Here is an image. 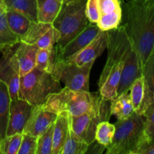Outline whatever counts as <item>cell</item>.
Segmentation results:
<instances>
[{
    "label": "cell",
    "mask_w": 154,
    "mask_h": 154,
    "mask_svg": "<svg viewBox=\"0 0 154 154\" xmlns=\"http://www.w3.org/2000/svg\"><path fill=\"white\" fill-rule=\"evenodd\" d=\"M122 26L133 45L141 66L154 50V0L123 2Z\"/></svg>",
    "instance_id": "6da1fadb"
},
{
    "label": "cell",
    "mask_w": 154,
    "mask_h": 154,
    "mask_svg": "<svg viewBox=\"0 0 154 154\" xmlns=\"http://www.w3.org/2000/svg\"><path fill=\"white\" fill-rule=\"evenodd\" d=\"M129 43L130 40L122 26L108 31V57L98 81L99 93L104 99L112 100L117 96Z\"/></svg>",
    "instance_id": "7a4b0ae2"
},
{
    "label": "cell",
    "mask_w": 154,
    "mask_h": 154,
    "mask_svg": "<svg viewBox=\"0 0 154 154\" xmlns=\"http://www.w3.org/2000/svg\"><path fill=\"white\" fill-rule=\"evenodd\" d=\"M115 132L112 142L106 148L107 154H138L146 145L144 117L134 112L125 120L114 123Z\"/></svg>",
    "instance_id": "3957f363"
},
{
    "label": "cell",
    "mask_w": 154,
    "mask_h": 154,
    "mask_svg": "<svg viewBox=\"0 0 154 154\" xmlns=\"http://www.w3.org/2000/svg\"><path fill=\"white\" fill-rule=\"evenodd\" d=\"M86 4L87 0H75L63 4L52 23L59 35L58 50L63 49L88 26Z\"/></svg>",
    "instance_id": "277c9868"
},
{
    "label": "cell",
    "mask_w": 154,
    "mask_h": 154,
    "mask_svg": "<svg viewBox=\"0 0 154 154\" xmlns=\"http://www.w3.org/2000/svg\"><path fill=\"white\" fill-rule=\"evenodd\" d=\"M61 89L60 81L52 74L35 67L20 78L18 98L38 106L45 104L51 95Z\"/></svg>",
    "instance_id": "5b68a950"
},
{
    "label": "cell",
    "mask_w": 154,
    "mask_h": 154,
    "mask_svg": "<svg viewBox=\"0 0 154 154\" xmlns=\"http://www.w3.org/2000/svg\"><path fill=\"white\" fill-rule=\"evenodd\" d=\"M100 96L99 92L73 90L65 87L51 95L42 105L57 115L66 112L71 117H76L90 111Z\"/></svg>",
    "instance_id": "8992f818"
},
{
    "label": "cell",
    "mask_w": 154,
    "mask_h": 154,
    "mask_svg": "<svg viewBox=\"0 0 154 154\" xmlns=\"http://www.w3.org/2000/svg\"><path fill=\"white\" fill-rule=\"evenodd\" d=\"M111 100L100 96L90 111L76 117L70 116L72 130L81 139L88 144L95 141V134L98 124L102 121H109L111 113Z\"/></svg>",
    "instance_id": "52a82bcc"
},
{
    "label": "cell",
    "mask_w": 154,
    "mask_h": 154,
    "mask_svg": "<svg viewBox=\"0 0 154 154\" xmlns=\"http://www.w3.org/2000/svg\"><path fill=\"white\" fill-rule=\"evenodd\" d=\"M58 53V52H57ZM94 63L78 66L66 60L57 57L51 74L65 87L73 90L90 91V75Z\"/></svg>",
    "instance_id": "ba28073f"
},
{
    "label": "cell",
    "mask_w": 154,
    "mask_h": 154,
    "mask_svg": "<svg viewBox=\"0 0 154 154\" xmlns=\"http://www.w3.org/2000/svg\"><path fill=\"white\" fill-rule=\"evenodd\" d=\"M17 45L2 51V56L0 59V79L7 84L11 99H17L20 88L19 64L15 54Z\"/></svg>",
    "instance_id": "9c48e42d"
},
{
    "label": "cell",
    "mask_w": 154,
    "mask_h": 154,
    "mask_svg": "<svg viewBox=\"0 0 154 154\" xmlns=\"http://www.w3.org/2000/svg\"><path fill=\"white\" fill-rule=\"evenodd\" d=\"M33 107L23 99L19 98L11 99L6 136L23 132Z\"/></svg>",
    "instance_id": "30bf717a"
},
{
    "label": "cell",
    "mask_w": 154,
    "mask_h": 154,
    "mask_svg": "<svg viewBox=\"0 0 154 154\" xmlns=\"http://www.w3.org/2000/svg\"><path fill=\"white\" fill-rule=\"evenodd\" d=\"M98 26L102 31L115 29L122 20V7L120 0H97Z\"/></svg>",
    "instance_id": "8fae6325"
},
{
    "label": "cell",
    "mask_w": 154,
    "mask_h": 154,
    "mask_svg": "<svg viewBox=\"0 0 154 154\" xmlns=\"http://www.w3.org/2000/svg\"><path fill=\"white\" fill-rule=\"evenodd\" d=\"M142 75V66L140 63L136 51L131 43L126 51L123 72L120 84L117 87V95L129 91V87L135 79Z\"/></svg>",
    "instance_id": "7c38bea8"
},
{
    "label": "cell",
    "mask_w": 154,
    "mask_h": 154,
    "mask_svg": "<svg viewBox=\"0 0 154 154\" xmlns=\"http://www.w3.org/2000/svg\"><path fill=\"white\" fill-rule=\"evenodd\" d=\"M108 44V31H100L89 45L66 60L75 63L78 66L95 63L96 59L106 49Z\"/></svg>",
    "instance_id": "4fadbf2b"
},
{
    "label": "cell",
    "mask_w": 154,
    "mask_h": 154,
    "mask_svg": "<svg viewBox=\"0 0 154 154\" xmlns=\"http://www.w3.org/2000/svg\"><path fill=\"white\" fill-rule=\"evenodd\" d=\"M57 117V114L46 110L42 105L34 106L23 133L38 137L54 123Z\"/></svg>",
    "instance_id": "5bb4252c"
},
{
    "label": "cell",
    "mask_w": 154,
    "mask_h": 154,
    "mask_svg": "<svg viewBox=\"0 0 154 154\" xmlns=\"http://www.w3.org/2000/svg\"><path fill=\"white\" fill-rule=\"evenodd\" d=\"M100 31L102 30L98 26L97 23H89L88 26L66 47L61 50H58L57 48V57L62 60H68L89 45V43L97 36Z\"/></svg>",
    "instance_id": "9a60e30c"
},
{
    "label": "cell",
    "mask_w": 154,
    "mask_h": 154,
    "mask_svg": "<svg viewBox=\"0 0 154 154\" xmlns=\"http://www.w3.org/2000/svg\"><path fill=\"white\" fill-rule=\"evenodd\" d=\"M144 82V96L138 114L144 117L154 108V50L142 69Z\"/></svg>",
    "instance_id": "2e32d148"
},
{
    "label": "cell",
    "mask_w": 154,
    "mask_h": 154,
    "mask_svg": "<svg viewBox=\"0 0 154 154\" xmlns=\"http://www.w3.org/2000/svg\"><path fill=\"white\" fill-rule=\"evenodd\" d=\"M38 51V48L35 45L22 42L18 43L15 54L19 64L20 76H23L35 67Z\"/></svg>",
    "instance_id": "e0dca14e"
},
{
    "label": "cell",
    "mask_w": 154,
    "mask_h": 154,
    "mask_svg": "<svg viewBox=\"0 0 154 154\" xmlns=\"http://www.w3.org/2000/svg\"><path fill=\"white\" fill-rule=\"evenodd\" d=\"M69 119L70 115L64 112L58 114L54 121L52 154H60L69 131Z\"/></svg>",
    "instance_id": "ac0fdd59"
},
{
    "label": "cell",
    "mask_w": 154,
    "mask_h": 154,
    "mask_svg": "<svg viewBox=\"0 0 154 154\" xmlns=\"http://www.w3.org/2000/svg\"><path fill=\"white\" fill-rule=\"evenodd\" d=\"M63 5V0H37L38 21L53 23Z\"/></svg>",
    "instance_id": "d6986e66"
},
{
    "label": "cell",
    "mask_w": 154,
    "mask_h": 154,
    "mask_svg": "<svg viewBox=\"0 0 154 154\" xmlns=\"http://www.w3.org/2000/svg\"><path fill=\"white\" fill-rule=\"evenodd\" d=\"M110 109L111 115L115 116L117 120H125L130 117L135 111L129 91L120 93L111 100Z\"/></svg>",
    "instance_id": "ffe728a7"
},
{
    "label": "cell",
    "mask_w": 154,
    "mask_h": 154,
    "mask_svg": "<svg viewBox=\"0 0 154 154\" xmlns=\"http://www.w3.org/2000/svg\"><path fill=\"white\" fill-rule=\"evenodd\" d=\"M6 9L4 2L0 6V53L8 47L20 42V38L9 27L6 17Z\"/></svg>",
    "instance_id": "44dd1931"
},
{
    "label": "cell",
    "mask_w": 154,
    "mask_h": 154,
    "mask_svg": "<svg viewBox=\"0 0 154 154\" xmlns=\"http://www.w3.org/2000/svg\"><path fill=\"white\" fill-rule=\"evenodd\" d=\"M8 11H14L37 22V0H3Z\"/></svg>",
    "instance_id": "7402d4cb"
},
{
    "label": "cell",
    "mask_w": 154,
    "mask_h": 154,
    "mask_svg": "<svg viewBox=\"0 0 154 154\" xmlns=\"http://www.w3.org/2000/svg\"><path fill=\"white\" fill-rule=\"evenodd\" d=\"M11 99L7 84L0 79V138L6 136L9 109Z\"/></svg>",
    "instance_id": "603a6c76"
},
{
    "label": "cell",
    "mask_w": 154,
    "mask_h": 154,
    "mask_svg": "<svg viewBox=\"0 0 154 154\" xmlns=\"http://www.w3.org/2000/svg\"><path fill=\"white\" fill-rule=\"evenodd\" d=\"M6 17L9 27L14 33L19 36L20 40L27 32L32 22L24 15L14 11L7 10Z\"/></svg>",
    "instance_id": "cb8c5ba5"
},
{
    "label": "cell",
    "mask_w": 154,
    "mask_h": 154,
    "mask_svg": "<svg viewBox=\"0 0 154 154\" xmlns=\"http://www.w3.org/2000/svg\"><path fill=\"white\" fill-rule=\"evenodd\" d=\"M88 146L87 143L81 139L72 132L71 124H69L66 139L62 147L60 154H85L88 149Z\"/></svg>",
    "instance_id": "d4e9b609"
},
{
    "label": "cell",
    "mask_w": 154,
    "mask_h": 154,
    "mask_svg": "<svg viewBox=\"0 0 154 154\" xmlns=\"http://www.w3.org/2000/svg\"><path fill=\"white\" fill-rule=\"evenodd\" d=\"M57 47L50 49H38L36 55L35 67L40 70L51 73V70L57 57Z\"/></svg>",
    "instance_id": "484cf974"
},
{
    "label": "cell",
    "mask_w": 154,
    "mask_h": 154,
    "mask_svg": "<svg viewBox=\"0 0 154 154\" xmlns=\"http://www.w3.org/2000/svg\"><path fill=\"white\" fill-rule=\"evenodd\" d=\"M114 132L115 126L114 124L110 123L109 121H102L96 127L95 140L107 147L112 142Z\"/></svg>",
    "instance_id": "4316f807"
},
{
    "label": "cell",
    "mask_w": 154,
    "mask_h": 154,
    "mask_svg": "<svg viewBox=\"0 0 154 154\" xmlns=\"http://www.w3.org/2000/svg\"><path fill=\"white\" fill-rule=\"evenodd\" d=\"M53 26L52 23H45L42 22H32L29 29L23 37L20 38V42L35 45L36 41Z\"/></svg>",
    "instance_id": "83f0119b"
},
{
    "label": "cell",
    "mask_w": 154,
    "mask_h": 154,
    "mask_svg": "<svg viewBox=\"0 0 154 154\" xmlns=\"http://www.w3.org/2000/svg\"><path fill=\"white\" fill-rule=\"evenodd\" d=\"M129 96L135 112L139 111L144 96V82L143 75L134 81L129 90Z\"/></svg>",
    "instance_id": "f1b7e54d"
},
{
    "label": "cell",
    "mask_w": 154,
    "mask_h": 154,
    "mask_svg": "<svg viewBox=\"0 0 154 154\" xmlns=\"http://www.w3.org/2000/svg\"><path fill=\"white\" fill-rule=\"evenodd\" d=\"M54 123L38 137L35 154H52Z\"/></svg>",
    "instance_id": "f546056e"
},
{
    "label": "cell",
    "mask_w": 154,
    "mask_h": 154,
    "mask_svg": "<svg viewBox=\"0 0 154 154\" xmlns=\"http://www.w3.org/2000/svg\"><path fill=\"white\" fill-rule=\"evenodd\" d=\"M23 138V133L5 136L1 141L0 154H17Z\"/></svg>",
    "instance_id": "4dcf8cb0"
},
{
    "label": "cell",
    "mask_w": 154,
    "mask_h": 154,
    "mask_svg": "<svg viewBox=\"0 0 154 154\" xmlns=\"http://www.w3.org/2000/svg\"><path fill=\"white\" fill-rule=\"evenodd\" d=\"M59 35L54 26L47 30L35 43L38 49H50L57 45Z\"/></svg>",
    "instance_id": "1f68e13d"
},
{
    "label": "cell",
    "mask_w": 154,
    "mask_h": 154,
    "mask_svg": "<svg viewBox=\"0 0 154 154\" xmlns=\"http://www.w3.org/2000/svg\"><path fill=\"white\" fill-rule=\"evenodd\" d=\"M38 137L28 133H23V138L17 154H35Z\"/></svg>",
    "instance_id": "d6a6232c"
},
{
    "label": "cell",
    "mask_w": 154,
    "mask_h": 154,
    "mask_svg": "<svg viewBox=\"0 0 154 154\" xmlns=\"http://www.w3.org/2000/svg\"><path fill=\"white\" fill-rule=\"evenodd\" d=\"M144 138H145V141H146V143H147V145L151 144V143H153L154 142V108L153 109L150 110V111H148V112L144 115Z\"/></svg>",
    "instance_id": "836d02e7"
},
{
    "label": "cell",
    "mask_w": 154,
    "mask_h": 154,
    "mask_svg": "<svg viewBox=\"0 0 154 154\" xmlns=\"http://www.w3.org/2000/svg\"><path fill=\"white\" fill-rule=\"evenodd\" d=\"M86 15H87L89 22L92 23H97L99 20L97 0H87Z\"/></svg>",
    "instance_id": "e575fe53"
},
{
    "label": "cell",
    "mask_w": 154,
    "mask_h": 154,
    "mask_svg": "<svg viewBox=\"0 0 154 154\" xmlns=\"http://www.w3.org/2000/svg\"><path fill=\"white\" fill-rule=\"evenodd\" d=\"M107 147L102 144H99L98 141L95 140L93 142L89 144L88 149H87L86 153H93V154H102L105 151Z\"/></svg>",
    "instance_id": "d590c367"
},
{
    "label": "cell",
    "mask_w": 154,
    "mask_h": 154,
    "mask_svg": "<svg viewBox=\"0 0 154 154\" xmlns=\"http://www.w3.org/2000/svg\"><path fill=\"white\" fill-rule=\"evenodd\" d=\"M138 154H154V143H151L141 149Z\"/></svg>",
    "instance_id": "8d00e7d4"
},
{
    "label": "cell",
    "mask_w": 154,
    "mask_h": 154,
    "mask_svg": "<svg viewBox=\"0 0 154 154\" xmlns=\"http://www.w3.org/2000/svg\"><path fill=\"white\" fill-rule=\"evenodd\" d=\"M63 4H66V3L69 2H72V1H75V0H63Z\"/></svg>",
    "instance_id": "74e56055"
},
{
    "label": "cell",
    "mask_w": 154,
    "mask_h": 154,
    "mask_svg": "<svg viewBox=\"0 0 154 154\" xmlns=\"http://www.w3.org/2000/svg\"><path fill=\"white\" fill-rule=\"evenodd\" d=\"M2 2H3V0H0V6H1V5L2 4Z\"/></svg>",
    "instance_id": "f35d334b"
},
{
    "label": "cell",
    "mask_w": 154,
    "mask_h": 154,
    "mask_svg": "<svg viewBox=\"0 0 154 154\" xmlns=\"http://www.w3.org/2000/svg\"><path fill=\"white\" fill-rule=\"evenodd\" d=\"M120 2H121V3L123 2V0H120Z\"/></svg>",
    "instance_id": "ab89813d"
},
{
    "label": "cell",
    "mask_w": 154,
    "mask_h": 154,
    "mask_svg": "<svg viewBox=\"0 0 154 154\" xmlns=\"http://www.w3.org/2000/svg\"><path fill=\"white\" fill-rule=\"evenodd\" d=\"M0 146H1V138H0Z\"/></svg>",
    "instance_id": "60d3db41"
},
{
    "label": "cell",
    "mask_w": 154,
    "mask_h": 154,
    "mask_svg": "<svg viewBox=\"0 0 154 154\" xmlns=\"http://www.w3.org/2000/svg\"><path fill=\"white\" fill-rule=\"evenodd\" d=\"M153 143H154V142H153Z\"/></svg>",
    "instance_id": "b9f144b4"
}]
</instances>
